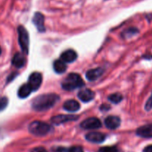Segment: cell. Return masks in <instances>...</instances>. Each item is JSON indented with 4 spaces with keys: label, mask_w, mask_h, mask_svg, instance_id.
I'll use <instances>...</instances> for the list:
<instances>
[{
    "label": "cell",
    "mask_w": 152,
    "mask_h": 152,
    "mask_svg": "<svg viewBox=\"0 0 152 152\" xmlns=\"http://www.w3.org/2000/svg\"><path fill=\"white\" fill-rule=\"evenodd\" d=\"M25 63H26V59L25 56L23 54L19 53V52L15 54L12 58V64L17 69L22 68L25 66Z\"/></svg>",
    "instance_id": "5bb4252c"
},
{
    "label": "cell",
    "mask_w": 152,
    "mask_h": 152,
    "mask_svg": "<svg viewBox=\"0 0 152 152\" xmlns=\"http://www.w3.org/2000/svg\"><path fill=\"white\" fill-rule=\"evenodd\" d=\"M100 109L102 110V111H105V110H109L110 107L108 105H105V104H103V105H102V107H100Z\"/></svg>",
    "instance_id": "83f0119b"
},
{
    "label": "cell",
    "mask_w": 152,
    "mask_h": 152,
    "mask_svg": "<svg viewBox=\"0 0 152 152\" xmlns=\"http://www.w3.org/2000/svg\"><path fill=\"white\" fill-rule=\"evenodd\" d=\"M29 131L38 137H44L51 131V126L41 121H34L29 125Z\"/></svg>",
    "instance_id": "3957f363"
},
{
    "label": "cell",
    "mask_w": 152,
    "mask_h": 152,
    "mask_svg": "<svg viewBox=\"0 0 152 152\" xmlns=\"http://www.w3.org/2000/svg\"><path fill=\"white\" fill-rule=\"evenodd\" d=\"M99 152H123L120 149L117 148L114 146H107V147H102L99 150Z\"/></svg>",
    "instance_id": "ffe728a7"
},
{
    "label": "cell",
    "mask_w": 152,
    "mask_h": 152,
    "mask_svg": "<svg viewBox=\"0 0 152 152\" xmlns=\"http://www.w3.org/2000/svg\"><path fill=\"white\" fill-rule=\"evenodd\" d=\"M68 152H84L83 148L80 146H73L71 148L68 149Z\"/></svg>",
    "instance_id": "cb8c5ba5"
},
{
    "label": "cell",
    "mask_w": 152,
    "mask_h": 152,
    "mask_svg": "<svg viewBox=\"0 0 152 152\" xmlns=\"http://www.w3.org/2000/svg\"><path fill=\"white\" fill-rule=\"evenodd\" d=\"M86 139L91 142L101 143L105 139V136L102 133L91 132L86 134Z\"/></svg>",
    "instance_id": "30bf717a"
},
{
    "label": "cell",
    "mask_w": 152,
    "mask_h": 152,
    "mask_svg": "<svg viewBox=\"0 0 152 152\" xmlns=\"http://www.w3.org/2000/svg\"><path fill=\"white\" fill-rule=\"evenodd\" d=\"M102 126L100 120L96 117H91L86 119L80 124V127L86 130L98 129Z\"/></svg>",
    "instance_id": "5b68a950"
},
{
    "label": "cell",
    "mask_w": 152,
    "mask_h": 152,
    "mask_svg": "<svg viewBox=\"0 0 152 152\" xmlns=\"http://www.w3.org/2000/svg\"><path fill=\"white\" fill-rule=\"evenodd\" d=\"M63 107L66 111L74 113V112H77L80 110V104H79L78 101H75V100H68L64 103Z\"/></svg>",
    "instance_id": "2e32d148"
},
{
    "label": "cell",
    "mask_w": 152,
    "mask_h": 152,
    "mask_svg": "<svg viewBox=\"0 0 152 152\" xmlns=\"http://www.w3.org/2000/svg\"><path fill=\"white\" fill-rule=\"evenodd\" d=\"M42 81V76L39 72H33L28 78V84L31 87L33 91H37L40 87Z\"/></svg>",
    "instance_id": "52a82bcc"
},
{
    "label": "cell",
    "mask_w": 152,
    "mask_h": 152,
    "mask_svg": "<svg viewBox=\"0 0 152 152\" xmlns=\"http://www.w3.org/2000/svg\"><path fill=\"white\" fill-rule=\"evenodd\" d=\"M68 150H67V149L64 148H58L57 149H56V152H68Z\"/></svg>",
    "instance_id": "f1b7e54d"
},
{
    "label": "cell",
    "mask_w": 152,
    "mask_h": 152,
    "mask_svg": "<svg viewBox=\"0 0 152 152\" xmlns=\"http://www.w3.org/2000/svg\"><path fill=\"white\" fill-rule=\"evenodd\" d=\"M33 23L36 25L37 28L39 32H44L45 31V17L43 14L39 12H37L34 13L33 17Z\"/></svg>",
    "instance_id": "ba28073f"
},
{
    "label": "cell",
    "mask_w": 152,
    "mask_h": 152,
    "mask_svg": "<svg viewBox=\"0 0 152 152\" xmlns=\"http://www.w3.org/2000/svg\"><path fill=\"white\" fill-rule=\"evenodd\" d=\"M95 97V93L89 89H83L78 92V98L83 102H89Z\"/></svg>",
    "instance_id": "8fae6325"
},
{
    "label": "cell",
    "mask_w": 152,
    "mask_h": 152,
    "mask_svg": "<svg viewBox=\"0 0 152 152\" xmlns=\"http://www.w3.org/2000/svg\"><path fill=\"white\" fill-rule=\"evenodd\" d=\"M31 152H48L45 148L43 147H37L34 148L31 150Z\"/></svg>",
    "instance_id": "d4e9b609"
},
{
    "label": "cell",
    "mask_w": 152,
    "mask_h": 152,
    "mask_svg": "<svg viewBox=\"0 0 152 152\" xmlns=\"http://www.w3.org/2000/svg\"><path fill=\"white\" fill-rule=\"evenodd\" d=\"M59 96L55 93L43 94L36 97L32 101V108L35 111L44 112L53 107L59 101Z\"/></svg>",
    "instance_id": "6da1fadb"
},
{
    "label": "cell",
    "mask_w": 152,
    "mask_h": 152,
    "mask_svg": "<svg viewBox=\"0 0 152 152\" xmlns=\"http://www.w3.org/2000/svg\"><path fill=\"white\" fill-rule=\"evenodd\" d=\"M8 104V99L7 97H0V112L4 110Z\"/></svg>",
    "instance_id": "7402d4cb"
},
{
    "label": "cell",
    "mask_w": 152,
    "mask_h": 152,
    "mask_svg": "<svg viewBox=\"0 0 152 152\" xmlns=\"http://www.w3.org/2000/svg\"><path fill=\"white\" fill-rule=\"evenodd\" d=\"M121 120L118 116H109L105 119V125L106 128L111 130H115L120 127Z\"/></svg>",
    "instance_id": "9c48e42d"
},
{
    "label": "cell",
    "mask_w": 152,
    "mask_h": 152,
    "mask_svg": "<svg viewBox=\"0 0 152 152\" xmlns=\"http://www.w3.org/2000/svg\"><path fill=\"white\" fill-rule=\"evenodd\" d=\"M143 152H152V145L145 147V148H144Z\"/></svg>",
    "instance_id": "4316f807"
},
{
    "label": "cell",
    "mask_w": 152,
    "mask_h": 152,
    "mask_svg": "<svg viewBox=\"0 0 152 152\" xmlns=\"http://www.w3.org/2000/svg\"><path fill=\"white\" fill-rule=\"evenodd\" d=\"M1 47H0V55H1Z\"/></svg>",
    "instance_id": "f546056e"
},
{
    "label": "cell",
    "mask_w": 152,
    "mask_h": 152,
    "mask_svg": "<svg viewBox=\"0 0 152 152\" xmlns=\"http://www.w3.org/2000/svg\"><path fill=\"white\" fill-rule=\"evenodd\" d=\"M145 109L146 111H149L152 109V94L150 98L148 99V101H146V103H145Z\"/></svg>",
    "instance_id": "603a6c76"
},
{
    "label": "cell",
    "mask_w": 152,
    "mask_h": 152,
    "mask_svg": "<svg viewBox=\"0 0 152 152\" xmlns=\"http://www.w3.org/2000/svg\"><path fill=\"white\" fill-rule=\"evenodd\" d=\"M85 85L81 76L77 73H71L68 75L62 83V87L65 90H74L80 88Z\"/></svg>",
    "instance_id": "7a4b0ae2"
},
{
    "label": "cell",
    "mask_w": 152,
    "mask_h": 152,
    "mask_svg": "<svg viewBox=\"0 0 152 152\" xmlns=\"http://www.w3.org/2000/svg\"><path fill=\"white\" fill-rule=\"evenodd\" d=\"M16 75H17V74H16V72H13L12 74H10V75L8 76V77H7V83H9V82H10L11 80H13V79L16 77Z\"/></svg>",
    "instance_id": "484cf974"
},
{
    "label": "cell",
    "mask_w": 152,
    "mask_h": 152,
    "mask_svg": "<svg viewBox=\"0 0 152 152\" xmlns=\"http://www.w3.org/2000/svg\"><path fill=\"white\" fill-rule=\"evenodd\" d=\"M137 134L143 138H152V124L143 125L138 128Z\"/></svg>",
    "instance_id": "4fadbf2b"
},
{
    "label": "cell",
    "mask_w": 152,
    "mask_h": 152,
    "mask_svg": "<svg viewBox=\"0 0 152 152\" xmlns=\"http://www.w3.org/2000/svg\"><path fill=\"white\" fill-rule=\"evenodd\" d=\"M53 66L54 71L56 73H59V74L64 73L67 69L66 63H65L62 60H56V61H55L53 64Z\"/></svg>",
    "instance_id": "ac0fdd59"
},
{
    "label": "cell",
    "mask_w": 152,
    "mask_h": 152,
    "mask_svg": "<svg viewBox=\"0 0 152 152\" xmlns=\"http://www.w3.org/2000/svg\"><path fill=\"white\" fill-rule=\"evenodd\" d=\"M103 72L104 70L102 68H96L94 69L88 70L86 74V78L90 81H94V80H97L103 74Z\"/></svg>",
    "instance_id": "9a60e30c"
},
{
    "label": "cell",
    "mask_w": 152,
    "mask_h": 152,
    "mask_svg": "<svg viewBox=\"0 0 152 152\" xmlns=\"http://www.w3.org/2000/svg\"><path fill=\"white\" fill-rule=\"evenodd\" d=\"M108 98L111 102L114 103V104H118V103L121 102L123 97L120 93H114L109 95Z\"/></svg>",
    "instance_id": "d6986e66"
},
{
    "label": "cell",
    "mask_w": 152,
    "mask_h": 152,
    "mask_svg": "<svg viewBox=\"0 0 152 152\" xmlns=\"http://www.w3.org/2000/svg\"><path fill=\"white\" fill-rule=\"evenodd\" d=\"M78 119V116L75 115H65L61 114L57 116H53L50 119L51 122L56 125H62V124L66 123L68 122H73Z\"/></svg>",
    "instance_id": "8992f818"
},
{
    "label": "cell",
    "mask_w": 152,
    "mask_h": 152,
    "mask_svg": "<svg viewBox=\"0 0 152 152\" xmlns=\"http://www.w3.org/2000/svg\"><path fill=\"white\" fill-rule=\"evenodd\" d=\"M77 54L73 49H68V50L65 51L61 55V60L63 61L66 63H73L77 60Z\"/></svg>",
    "instance_id": "7c38bea8"
},
{
    "label": "cell",
    "mask_w": 152,
    "mask_h": 152,
    "mask_svg": "<svg viewBox=\"0 0 152 152\" xmlns=\"http://www.w3.org/2000/svg\"><path fill=\"white\" fill-rule=\"evenodd\" d=\"M33 92L32 89L28 83H25L19 87L18 90V96L20 98H25L31 95Z\"/></svg>",
    "instance_id": "e0dca14e"
},
{
    "label": "cell",
    "mask_w": 152,
    "mask_h": 152,
    "mask_svg": "<svg viewBox=\"0 0 152 152\" xmlns=\"http://www.w3.org/2000/svg\"><path fill=\"white\" fill-rule=\"evenodd\" d=\"M17 31L19 44L21 49L24 54L28 55V50H29V34H28V31L25 29V27L20 25L18 27Z\"/></svg>",
    "instance_id": "277c9868"
},
{
    "label": "cell",
    "mask_w": 152,
    "mask_h": 152,
    "mask_svg": "<svg viewBox=\"0 0 152 152\" xmlns=\"http://www.w3.org/2000/svg\"><path fill=\"white\" fill-rule=\"evenodd\" d=\"M137 32V28H130L123 33V37L124 38H129V37H132L133 35H135Z\"/></svg>",
    "instance_id": "44dd1931"
}]
</instances>
